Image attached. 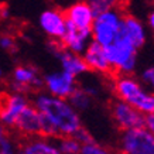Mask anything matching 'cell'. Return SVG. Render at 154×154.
Wrapping results in <instances>:
<instances>
[{
    "mask_svg": "<svg viewBox=\"0 0 154 154\" xmlns=\"http://www.w3.org/2000/svg\"><path fill=\"white\" fill-rule=\"evenodd\" d=\"M31 105L52 122L60 137L74 136L81 127H84L79 112L71 105L68 99L52 96L45 91H37L31 99Z\"/></svg>",
    "mask_w": 154,
    "mask_h": 154,
    "instance_id": "cell-1",
    "label": "cell"
},
{
    "mask_svg": "<svg viewBox=\"0 0 154 154\" xmlns=\"http://www.w3.org/2000/svg\"><path fill=\"white\" fill-rule=\"evenodd\" d=\"M113 94L117 99L125 100L143 115L154 113V92H150L133 75H113Z\"/></svg>",
    "mask_w": 154,
    "mask_h": 154,
    "instance_id": "cell-2",
    "label": "cell"
},
{
    "mask_svg": "<svg viewBox=\"0 0 154 154\" xmlns=\"http://www.w3.org/2000/svg\"><path fill=\"white\" fill-rule=\"evenodd\" d=\"M105 51L115 74L131 75L136 71L139 48H136L120 30L112 44L105 47Z\"/></svg>",
    "mask_w": 154,
    "mask_h": 154,
    "instance_id": "cell-3",
    "label": "cell"
},
{
    "mask_svg": "<svg viewBox=\"0 0 154 154\" xmlns=\"http://www.w3.org/2000/svg\"><path fill=\"white\" fill-rule=\"evenodd\" d=\"M125 13H126L125 7L120 3L116 7H112V9L95 14L94 23L91 27L92 40L100 44L102 47H107L109 44H112L119 33L122 19H123Z\"/></svg>",
    "mask_w": 154,
    "mask_h": 154,
    "instance_id": "cell-4",
    "label": "cell"
},
{
    "mask_svg": "<svg viewBox=\"0 0 154 154\" xmlns=\"http://www.w3.org/2000/svg\"><path fill=\"white\" fill-rule=\"evenodd\" d=\"M117 150L120 154H154V134L144 126L122 130Z\"/></svg>",
    "mask_w": 154,
    "mask_h": 154,
    "instance_id": "cell-5",
    "label": "cell"
},
{
    "mask_svg": "<svg viewBox=\"0 0 154 154\" xmlns=\"http://www.w3.org/2000/svg\"><path fill=\"white\" fill-rule=\"evenodd\" d=\"M31 103L27 94L11 91L0 92V122L7 129H13L14 123L24 110V107Z\"/></svg>",
    "mask_w": 154,
    "mask_h": 154,
    "instance_id": "cell-6",
    "label": "cell"
},
{
    "mask_svg": "<svg viewBox=\"0 0 154 154\" xmlns=\"http://www.w3.org/2000/svg\"><path fill=\"white\" fill-rule=\"evenodd\" d=\"M76 88H78L76 76L64 69L54 71L42 76V89L47 94L57 98L68 99Z\"/></svg>",
    "mask_w": 154,
    "mask_h": 154,
    "instance_id": "cell-7",
    "label": "cell"
},
{
    "mask_svg": "<svg viewBox=\"0 0 154 154\" xmlns=\"http://www.w3.org/2000/svg\"><path fill=\"white\" fill-rule=\"evenodd\" d=\"M110 116L120 131L144 126V115L127 102L117 98L110 103Z\"/></svg>",
    "mask_w": 154,
    "mask_h": 154,
    "instance_id": "cell-8",
    "label": "cell"
},
{
    "mask_svg": "<svg viewBox=\"0 0 154 154\" xmlns=\"http://www.w3.org/2000/svg\"><path fill=\"white\" fill-rule=\"evenodd\" d=\"M11 89L17 92L28 94L42 89V76L35 66L17 65L11 74Z\"/></svg>",
    "mask_w": 154,
    "mask_h": 154,
    "instance_id": "cell-9",
    "label": "cell"
},
{
    "mask_svg": "<svg viewBox=\"0 0 154 154\" xmlns=\"http://www.w3.org/2000/svg\"><path fill=\"white\" fill-rule=\"evenodd\" d=\"M38 26L51 41H60L66 28L64 11L58 9H45L38 17Z\"/></svg>",
    "mask_w": 154,
    "mask_h": 154,
    "instance_id": "cell-10",
    "label": "cell"
},
{
    "mask_svg": "<svg viewBox=\"0 0 154 154\" xmlns=\"http://www.w3.org/2000/svg\"><path fill=\"white\" fill-rule=\"evenodd\" d=\"M82 58L86 62L89 71H94V72L100 75H107V76L115 75L112 65L107 60L105 47H102L98 42H95L94 40H91L89 44L86 45V48L84 50Z\"/></svg>",
    "mask_w": 154,
    "mask_h": 154,
    "instance_id": "cell-11",
    "label": "cell"
},
{
    "mask_svg": "<svg viewBox=\"0 0 154 154\" xmlns=\"http://www.w3.org/2000/svg\"><path fill=\"white\" fill-rule=\"evenodd\" d=\"M51 51L57 57V60L60 61L61 68L66 72H69L71 75L78 78L81 75L89 72V68L82 58V55L62 48V45L58 41H51Z\"/></svg>",
    "mask_w": 154,
    "mask_h": 154,
    "instance_id": "cell-12",
    "label": "cell"
},
{
    "mask_svg": "<svg viewBox=\"0 0 154 154\" xmlns=\"http://www.w3.org/2000/svg\"><path fill=\"white\" fill-rule=\"evenodd\" d=\"M91 40H92L91 28H78L72 23L66 21L65 34L62 35V38L58 42L62 45V48L82 55V52H84V50L86 48Z\"/></svg>",
    "mask_w": 154,
    "mask_h": 154,
    "instance_id": "cell-13",
    "label": "cell"
},
{
    "mask_svg": "<svg viewBox=\"0 0 154 154\" xmlns=\"http://www.w3.org/2000/svg\"><path fill=\"white\" fill-rule=\"evenodd\" d=\"M13 129L26 139L40 136V112L30 103L28 106L24 107L23 112L20 113Z\"/></svg>",
    "mask_w": 154,
    "mask_h": 154,
    "instance_id": "cell-14",
    "label": "cell"
},
{
    "mask_svg": "<svg viewBox=\"0 0 154 154\" xmlns=\"http://www.w3.org/2000/svg\"><path fill=\"white\" fill-rule=\"evenodd\" d=\"M66 21H69L78 28H91L95 19L94 10L85 0H76L64 10Z\"/></svg>",
    "mask_w": 154,
    "mask_h": 154,
    "instance_id": "cell-15",
    "label": "cell"
},
{
    "mask_svg": "<svg viewBox=\"0 0 154 154\" xmlns=\"http://www.w3.org/2000/svg\"><path fill=\"white\" fill-rule=\"evenodd\" d=\"M119 30H120L122 33L125 34V35L134 44L136 48L140 50V48L146 44L147 33H146L144 24L141 23L137 17H134L133 14L125 13L123 19H122L120 28H119Z\"/></svg>",
    "mask_w": 154,
    "mask_h": 154,
    "instance_id": "cell-16",
    "label": "cell"
},
{
    "mask_svg": "<svg viewBox=\"0 0 154 154\" xmlns=\"http://www.w3.org/2000/svg\"><path fill=\"white\" fill-rule=\"evenodd\" d=\"M19 150L21 154H64L58 149L54 139L42 136L27 137L19 146Z\"/></svg>",
    "mask_w": 154,
    "mask_h": 154,
    "instance_id": "cell-17",
    "label": "cell"
},
{
    "mask_svg": "<svg viewBox=\"0 0 154 154\" xmlns=\"http://www.w3.org/2000/svg\"><path fill=\"white\" fill-rule=\"evenodd\" d=\"M68 100H69V103L79 113L81 112H86V110L91 109V106H92V96H89L84 89L79 88V86L71 94V96L68 98Z\"/></svg>",
    "mask_w": 154,
    "mask_h": 154,
    "instance_id": "cell-18",
    "label": "cell"
},
{
    "mask_svg": "<svg viewBox=\"0 0 154 154\" xmlns=\"http://www.w3.org/2000/svg\"><path fill=\"white\" fill-rule=\"evenodd\" d=\"M91 9L94 10L95 14L100 13V11H105V10H109L112 7H116V6L120 5V0H85Z\"/></svg>",
    "mask_w": 154,
    "mask_h": 154,
    "instance_id": "cell-19",
    "label": "cell"
},
{
    "mask_svg": "<svg viewBox=\"0 0 154 154\" xmlns=\"http://www.w3.org/2000/svg\"><path fill=\"white\" fill-rule=\"evenodd\" d=\"M81 154H115L110 149H107L106 146L99 144L98 141H89L85 143L81 147Z\"/></svg>",
    "mask_w": 154,
    "mask_h": 154,
    "instance_id": "cell-20",
    "label": "cell"
},
{
    "mask_svg": "<svg viewBox=\"0 0 154 154\" xmlns=\"http://www.w3.org/2000/svg\"><path fill=\"white\" fill-rule=\"evenodd\" d=\"M0 48L6 52H13L17 51V42H16V38L10 34H0Z\"/></svg>",
    "mask_w": 154,
    "mask_h": 154,
    "instance_id": "cell-21",
    "label": "cell"
},
{
    "mask_svg": "<svg viewBox=\"0 0 154 154\" xmlns=\"http://www.w3.org/2000/svg\"><path fill=\"white\" fill-rule=\"evenodd\" d=\"M140 78H141V81H143V84H144L146 86H149L151 92H154V65L146 68V69L141 72Z\"/></svg>",
    "mask_w": 154,
    "mask_h": 154,
    "instance_id": "cell-22",
    "label": "cell"
},
{
    "mask_svg": "<svg viewBox=\"0 0 154 154\" xmlns=\"http://www.w3.org/2000/svg\"><path fill=\"white\" fill-rule=\"evenodd\" d=\"M74 137L79 141L81 144H85V143H89V141H94L95 140L94 137H92V134H91V133H89L85 127H81L79 130L74 134Z\"/></svg>",
    "mask_w": 154,
    "mask_h": 154,
    "instance_id": "cell-23",
    "label": "cell"
},
{
    "mask_svg": "<svg viewBox=\"0 0 154 154\" xmlns=\"http://www.w3.org/2000/svg\"><path fill=\"white\" fill-rule=\"evenodd\" d=\"M144 127L154 134V113H149L144 116Z\"/></svg>",
    "mask_w": 154,
    "mask_h": 154,
    "instance_id": "cell-24",
    "label": "cell"
},
{
    "mask_svg": "<svg viewBox=\"0 0 154 154\" xmlns=\"http://www.w3.org/2000/svg\"><path fill=\"white\" fill-rule=\"evenodd\" d=\"M147 24H149L150 30H151V31L154 33V7L150 10L149 16H147Z\"/></svg>",
    "mask_w": 154,
    "mask_h": 154,
    "instance_id": "cell-25",
    "label": "cell"
},
{
    "mask_svg": "<svg viewBox=\"0 0 154 154\" xmlns=\"http://www.w3.org/2000/svg\"><path fill=\"white\" fill-rule=\"evenodd\" d=\"M9 9L6 7V6H0V17H3V19H7L9 17Z\"/></svg>",
    "mask_w": 154,
    "mask_h": 154,
    "instance_id": "cell-26",
    "label": "cell"
},
{
    "mask_svg": "<svg viewBox=\"0 0 154 154\" xmlns=\"http://www.w3.org/2000/svg\"><path fill=\"white\" fill-rule=\"evenodd\" d=\"M7 134H9V131H7V127H6L5 125H3V123L0 122V139H3V137H5V136H7Z\"/></svg>",
    "mask_w": 154,
    "mask_h": 154,
    "instance_id": "cell-27",
    "label": "cell"
},
{
    "mask_svg": "<svg viewBox=\"0 0 154 154\" xmlns=\"http://www.w3.org/2000/svg\"><path fill=\"white\" fill-rule=\"evenodd\" d=\"M3 78H5V74H3V71L0 69V81L3 79Z\"/></svg>",
    "mask_w": 154,
    "mask_h": 154,
    "instance_id": "cell-28",
    "label": "cell"
},
{
    "mask_svg": "<svg viewBox=\"0 0 154 154\" xmlns=\"http://www.w3.org/2000/svg\"><path fill=\"white\" fill-rule=\"evenodd\" d=\"M17 154H21V153H20V150H19V151H17Z\"/></svg>",
    "mask_w": 154,
    "mask_h": 154,
    "instance_id": "cell-29",
    "label": "cell"
},
{
    "mask_svg": "<svg viewBox=\"0 0 154 154\" xmlns=\"http://www.w3.org/2000/svg\"><path fill=\"white\" fill-rule=\"evenodd\" d=\"M0 154H3V153H2V149H0Z\"/></svg>",
    "mask_w": 154,
    "mask_h": 154,
    "instance_id": "cell-30",
    "label": "cell"
}]
</instances>
